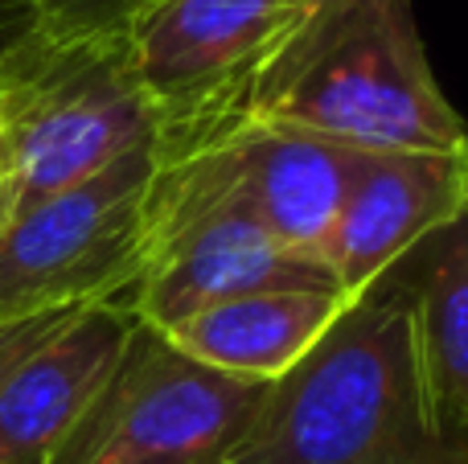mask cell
Instances as JSON below:
<instances>
[{"instance_id":"obj_1","label":"cell","mask_w":468,"mask_h":464,"mask_svg":"<svg viewBox=\"0 0 468 464\" xmlns=\"http://www.w3.org/2000/svg\"><path fill=\"white\" fill-rule=\"evenodd\" d=\"M227 464H468V440L444 432L423 386L411 284L399 263L267 383Z\"/></svg>"},{"instance_id":"obj_2","label":"cell","mask_w":468,"mask_h":464,"mask_svg":"<svg viewBox=\"0 0 468 464\" xmlns=\"http://www.w3.org/2000/svg\"><path fill=\"white\" fill-rule=\"evenodd\" d=\"M250 123H283L357 153H464L415 0H313Z\"/></svg>"},{"instance_id":"obj_3","label":"cell","mask_w":468,"mask_h":464,"mask_svg":"<svg viewBox=\"0 0 468 464\" xmlns=\"http://www.w3.org/2000/svg\"><path fill=\"white\" fill-rule=\"evenodd\" d=\"M313 0H161L123 41L153 123V161H186L247 128Z\"/></svg>"},{"instance_id":"obj_4","label":"cell","mask_w":468,"mask_h":464,"mask_svg":"<svg viewBox=\"0 0 468 464\" xmlns=\"http://www.w3.org/2000/svg\"><path fill=\"white\" fill-rule=\"evenodd\" d=\"M153 144L123 41H46L0 62V227Z\"/></svg>"},{"instance_id":"obj_5","label":"cell","mask_w":468,"mask_h":464,"mask_svg":"<svg viewBox=\"0 0 468 464\" xmlns=\"http://www.w3.org/2000/svg\"><path fill=\"white\" fill-rule=\"evenodd\" d=\"M250 292H341L321 259L283 247L234 197L218 156L156 164L148 185L144 263L123 296L140 325L177 321Z\"/></svg>"},{"instance_id":"obj_6","label":"cell","mask_w":468,"mask_h":464,"mask_svg":"<svg viewBox=\"0 0 468 464\" xmlns=\"http://www.w3.org/2000/svg\"><path fill=\"white\" fill-rule=\"evenodd\" d=\"M267 383L186 358L136 321L123 358L49 464H227Z\"/></svg>"},{"instance_id":"obj_7","label":"cell","mask_w":468,"mask_h":464,"mask_svg":"<svg viewBox=\"0 0 468 464\" xmlns=\"http://www.w3.org/2000/svg\"><path fill=\"white\" fill-rule=\"evenodd\" d=\"M153 144L0 227V321L123 301L144 263Z\"/></svg>"},{"instance_id":"obj_8","label":"cell","mask_w":468,"mask_h":464,"mask_svg":"<svg viewBox=\"0 0 468 464\" xmlns=\"http://www.w3.org/2000/svg\"><path fill=\"white\" fill-rule=\"evenodd\" d=\"M468 214L464 153H366L321 263L346 296H362L428 235Z\"/></svg>"},{"instance_id":"obj_9","label":"cell","mask_w":468,"mask_h":464,"mask_svg":"<svg viewBox=\"0 0 468 464\" xmlns=\"http://www.w3.org/2000/svg\"><path fill=\"white\" fill-rule=\"evenodd\" d=\"M136 329L128 301L74 309L0 383V464H49L112 378Z\"/></svg>"},{"instance_id":"obj_10","label":"cell","mask_w":468,"mask_h":464,"mask_svg":"<svg viewBox=\"0 0 468 464\" xmlns=\"http://www.w3.org/2000/svg\"><path fill=\"white\" fill-rule=\"evenodd\" d=\"M206 153L218 156L234 197L283 247L313 259H321L349 181L366 156L337 140L283 123H247Z\"/></svg>"},{"instance_id":"obj_11","label":"cell","mask_w":468,"mask_h":464,"mask_svg":"<svg viewBox=\"0 0 468 464\" xmlns=\"http://www.w3.org/2000/svg\"><path fill=\"white\" fill-rule=\"evenodd\" d=\"M346 292H250L161 329L186 358L247 383L283 378L354 304Z\"/></svg>"},{"instance_id":"obj_12","label":"cell","mask_w":468,"mask_h":464,"mask_svg":"<svg viewBox=\"0 0 468 464\" xmlns=\"http://www.w3.org/2000/svg\"><path fill=\"white\" fill-rule=\"evenodd\" d=\"M415 304V345L436 419L468 440V214L399 259Z\"/></svg>"},{"instance_id":"obj_13","label":"cell","mask_w":468,"mask_h":464,"mask_svg":"<svg viewBox=\"0 0 468 464\" xmlns=\"http://www.w3.org/2000/svg\"><path fill=\"white\" fill-rule=\"evenodd\" d=\"M153 5L161 0H37L33 33L46 41H128Z\"/></svg>"},{"instance_id":"obj_14","label":"cell","mask_w":468,"mask_h":464,"mask_svg":"<svg viewBox=\"0 0 468 464\" xmlns=\"http://www.w3.org/2000/svg\"><path fill=\"white\" fill-rule=\"evenodd\" d=\"M74 309H58V312H33V317H16V321H0V383L8 378V370L25 358L29 350H37Z\"/></svg>"},{"instance_id":"obj_15","label":"cell","mask_w":468,"mask_h":464,"mask_svg":"<svg viewBox=\"0 0 468 464\" xmlns=\"http://www.w3.org/2000/svg\"><path fill=\"white\" fill-rule=\"evenodd\" d=\"M37 25V0H0V62L21 46Z\"/></svg>"}]
</instances>
